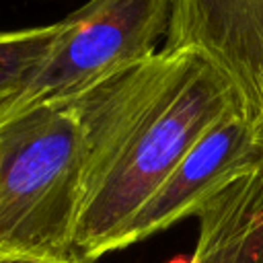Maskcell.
Returning a JSON list of instances; mask_svg holds the SVG:
<instances>
[{
  "instance_id": "8",
  "label": "cell",
  "mask_w": 263,
  "mask_h": 263,
  "mask_svg": "<svg viewBox=\"0 0 263 263\" xmlns=\"http://www.w3.org/2000/svg\"><path fill=\"white\" fill-rule=\"evenodd\" d=\"M0 263H84V261H80V259H68V261H53V259H39V257L0 255Z\"/></svg>"
},
{
  "instance_id": "6",
  "label": "cell",
  "mask_w": 263,
  "mask_h": 263,
  "mask_svg": "<svg viewBox=\"0 0 263 263\" xmlns=\"http://www.w3.org/2000/svg\"><path fill=\"white\" fill-rule=\"evenodd\" d=\"M197 220L189 263H263V166L210 199Z\"/></svg>"
},
{
  "instance_id": "4",
  "label": "cell",
  "mask_w": 263,
  "mask_h": 263,
  "mask_svg": "<svg viewBox=\"0 0 263 263\" xmlns=\"http://www.w3.org/2000/svg\"><path fill=\"white\" fill-rule=\"evenodd\" d=\"M263 166V129L236 109L218 121L181 158L160 187L127 222L115 249L140 242L199 210L234 181Z\"/></svg>"
},
{
  "instance_id": "2",
  "label": "cell",
  "mask_w": 263,
  "mask_h": 263,
  "mask_svg": "<svg viewBox=\"0 0 263 263\" xmlns=\"http://www.w3.org/2000/svg\"><path fill=\"white\" fill-rule=\"evenodd\" d=\"M84 146L68 105H39L0 123V255L78 259Z\"/></svg>"
},
{
  "instance_id": "5",
  "label": "cell",
  "mask_w": 263,
  "mask_h": 263,
  "mask_svg": "<svg viewBox=\"0 0 263 263\" xmlns=\"http://www.w3.org/2000/svg\"><path fill=\"white\" fill-rule=\"evenodd\" d=\"M166 49H193L263 129V0H175Z\"/></svg>"
},
{
  "instance_id": "7",
  "label": "cell",
  "mask_w": 263,
  "mask_h": 263,
  "mask_svg": "<svg viewBox=\"0 0 263 263\" xmlns=\"http://www.w3.org/2000/svg\"><path fill=\"white\" fill-rule=\"evenodd\" d=\"M60 25L0 31V113L27 88L45 62Z\"/></svg>"
},
{
  "instance_id": "3",
  "label": "cell",
  "mask_w": 263,
  "mask_h": 263,
  "mask_svg": "<svg viewBox=\"0 0 263 263\" xmlns=\"http://www.w3.org/2000/svg\"><path fill=\"white\" fill-rule=\"evenodd\" d=\"M175 0H88L62 18L58 37L0 123L39 105H62L154 55L166 39Z\"/></svg>"
},
{
  "instance_id": "1",
  "label": "cell",
  "mask_w": 263,
  "mask_h": 263,
  "mask_svg": "<svg viewBox=\"0 0 263 263\" xmlns=\"http://www.w3.org/2000/svg\"><path fill=\"white\" fill-rule=\"evenodd\" d=\"M84 146L74 253L92 263L181 158L228 113L232 84L193 49H158L70 99Z\"/></svg>"
}]
</instances>
